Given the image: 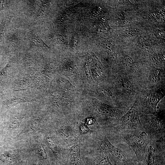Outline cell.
I'll list each match as a JSON object with an SVG mask.
<instances>
[{
  "label": "cell",
  "instance_id": "obj_5",
  "mask_svg": "<svg viewBox=\"0 0 165 165\" xmlns=\"http://www.w3.org/2000/svg\"><path fill=\"white\" fill-rule=\"evenodd\" d=\"M118 87L125 94L131 96L134 92V87L132 82L127 77L122 75L117 78Z\"/></svg>",
  "mask_w": 165,
  "mask_h": 165
},
{
  "label": "cell",
  "instance_id": "obj_9",
  "mask_svg": "<svg viewBox=\"0 0 165 165\" xmlns=\"http://www.w3.org/2000/svg\"><path fill=\"white\" fill-rule=\"evenodd\" d=\"M148 152L147 165H156L155 150L150 146L148 148Z\"/></svg>",
  "mask_w": 165,
  "mask_h": 165
},
{
  "label": "cell",
  "instance_id": "obj_13",
  "mask_svg": "<svg viewBox=\"0 0 165 165\" xmlns=\"http://www.w3.org/2000/svg\"><path fill=\"white\" fill-rule=\"evenodd\" d=\"M47 142L51 148H53L56 147L57 145L56 143L53 141L51 139L48 138Z\"/></svg>",
  "mask_w": 165,
  "mask_h": 165
},
{
  "label": "cell",
  "instance_id": "obj_12",
  "mask_svg": "<svg viewBox=\"0 0 165 165\" xmlns=\"http://www.w3.org/2000/svg\"><path fill=\"white\" fill-rule=\"evenodd\" d=\"M31 39L33 42L37 45L42 46L44 47L46 46V45L44 43L42 40L36 35H33Z\"/></svg>",
  "mask_w": 165,
  "mask_h": 165
},
{
  "label": "cell",
  "instance_id": "obj_3",
  "mask_svg": "<svg viewBox=\"0 0 165 165\" xmlns=\"http://www.w3.org/2000/svg\"><path fill=\"white\" fill-rule=\"evenodd\" d=\"M163 96V94L160 90H149L146 92L144 97L145 110L146 112L152 114L156 113L157 105Z\"/></svg>",
  "mask_w": 165,
  "mask_h": 165
},
{
  "label": "cell",
  "instance_id": "obj_8",
  "mask_svg": "<svg viewBox=\"0 0 165 165\" xmlns=\"http://www.w3.org/2000/svg\"><path fill=\"white\" fill-rule=\"evenodd\" d=\"M162 78H164V74L160 70L155 69L150 72L148 78V81L152 84H156L160 82Z\"/></svg>",
  "mask_w": 165,
  "mask_h": 165
},
{
  "label": "cell",
  "instance_id": "obj_1",
  "mask_svg": "<svg viewBox=\"0 0 165 165\" xmlns=\"http://www.w3.org/2000/svg\"><path fill=\"white\" fill-rule=\"evenodd\" d=\"M147 135L144 130H134L127 134L124 138L134 152L137 159L142 160L145 154L148 142Z\"/></svg>",
  "mask_w": 165,
  "mask_h": 165
},
{
  "label": "cell",
  "instance_id": "obj_10",
  "mask_svg": "<svg viewBox=\"0 0 165 165\" xmlns=\"http://www.w3.org/2000/svg\"><path fill=\"white\" fill-rule=\"evenodd\" d=\"M98 163L99 165H112L108 156L104 153L100 154Z\"/></svg>",
  "mask_w": 165,
  "mask_h": 165
},
{
  "label": "cell",
  "instance_id": "obj_4",
  "mask_svg": "<svg viewBox=\"0 0 165 165\" xmlns=\"http://www.w3.org/2000/svg\"><path fill=\"white\" fill-rule=\"evenodd\" d=\"M98 137L101 141L105 144L108 151L115 158L121 162L127 161V157L124 153L110 142L104 132L98 134Z\"/></svg>",
  "mask_w": 165,
  "mask_h": 165
},
{
  "label": "cell",
  "instance_id": "obj_2",
  "mask_svg": "<svg viewBox=\"0 0 165 165\" xmlns=\"http://www.w3.org/2000/svg\"><path fill=\"white\" fill-rule=\"evenodd\" d=\"M122 127L127 129L144 130L138 112V102L136 101L128 111L120 119Z\"/></svg>",
  "mask_w": 165,
  "mask_h": 165
},
{
  "label": "cell",
  "instance_id": "obj_14",
  "mask_svg": "<svg viewBox=\"0 0 165 165\" xmlns=\"http://www.w3.org/2000/svg\"><path fill=\"white\" fill-rule=\"evenodd\" d=\"M95 119L94 118H90L87 119L86 123L87 125H92L95 123Z\"/></svg>",
  "mask_w": 165,
  "mask_h": 165
},
{
  "label": "cell",
  "instance_id": "obj_11",
  "mask_svg": "<svg viewBox=\"0 0 165 165\" xmlns=\"http://www.w3.org/2000/svg\"><path fill=\"white\" fill-rule=\"evenodd\" d=\"M80 134L82 135L86 134L92 132L86 124L83 123L80 127Z\"/></svg>",
  "mask_w": 165,
  "mask_h": 165
},
{
  "label": "cell",
  "instance_id": "obj_7",
  "mask_svg": "<svg viewBox=\"0 0 165 165\" xmlns=\"http://www.w3.org/2000/svg\"><path fill=\"white\" fill-rule=\"evenodd\" d=\"M95 107L97 112L100 114L106 115L116 118H118L119 117L118 110L110 105L102 103L96 106Z\"/></svg>",
  "mask_w": 165,
  "mask_h": 165
},
{
  "label": "cell",
  "instance_id": "obj_6",
  "mask_svg": "<svg viewBox=\"0 0 165 165\" xmlns=\"http://www.w3.org/2000/svg\"><path fill=\"white\" fill-rule=\"evenodd\" d=\"M65 165H84L80 156V148L79 145H74L71 148Z\"/></svg>",
  "mask_w": 165,
  "mask_h": 165
}]
</instances>
